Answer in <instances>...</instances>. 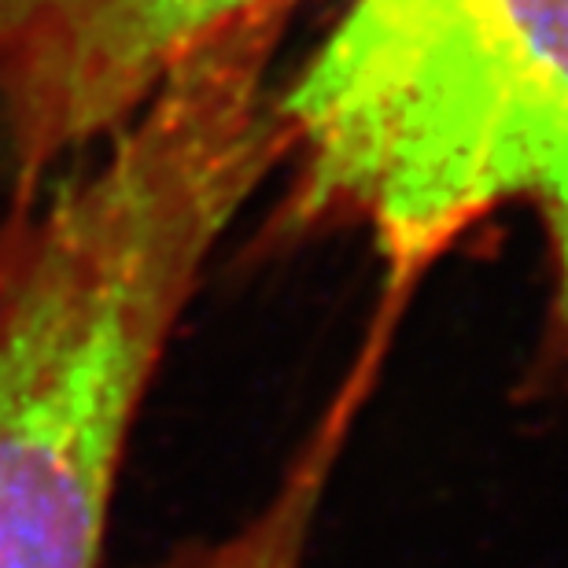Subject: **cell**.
I'll return each mask as SVG.
<instances>
[{"mask_svg": "<svg viewBox=\"0 0 568 568\" xmlns=\"http://www.w3.org/2000/svg\"><path fill=\"white\" fill-rule=\"evenodd\" d=\"M277 19L192 52L41 214L4 222L0 568H100L119 473L222 233L284 159Z\"/></svg>", "mask_w": 568, "mask_h": 568, "instance_id": "cell-1", "label": "cell"}, {"mask_svg": "<svg viewBox=\"0 0 568 568\" xmlns=\"http://www.w3.org/2000/svg\"><path fill=\"white\" fill-rule=\"evenodd\" d=\"M277 111L300 203L362 225L392 284L528 207L568 355V0H351Z\"/></svg>", "mask_w": 568, "mask_h": 568, "instance_id": "cell-2", "label": "cell"}, {"mask_svg": "<svg viewBox=\"0 0 568 568\" xmlns=\"http://www.w3.org/2000/svg\"><path fill=\"white\" fill-rule=\"evenodd\" d=\"M295 0H0V138L19 207L78 148L126 126L222 30Z\"/></svg>", "mask_w": 568, "mask_h": 568, "instance_id": "cell-3", "label": "cell"}, {"mask_svg": "<svg viewBox=\"0 0 568 568\" xmlns=\"http://www.w3.org/2000/svg\"><path fill=\"white\" fill-rule=\"evenodd\" d=\"M369 381V366L362 362L284 462L270 495L241 525L214 539L181 542L178 550L144 568H306L317 517L351 443L355 417L366 403Z\"/></svg>", "mask_w": 568, "mask_h": 568, "instance_id": "cell-4", "label": "cell"}, {"mask_svg": "<svg viewBox=\"0 0 568 568\" xmlns=\"http://www.w3.org/2000/svg\"><path fill=\"white\" fill-rule=\"evenodd\" d=\"M0 277H4V236H0Z\"/></svg>", "mask_w": 568, "mask_h": 568, "instance_id": "cell-5", "label": "cell"}]
</instances>
